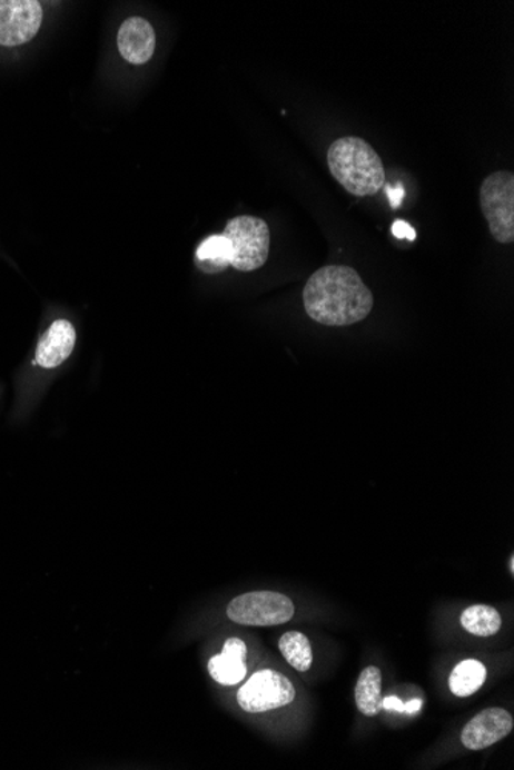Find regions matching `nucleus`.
Returning a JSON list of instances; mask_svg holds the SVG:
<instances>
[{
    "mask_svg": "<svg viewBox=\"0 0 514 770\" xmlns=\"http://www.w3.org/2000/svg\"><path fill=\"white\" fill-rule=\"evenodd\" d=\"M487 680V669L477 660H464L449 675V691L461 699H467L484 687Z\"/></svg>",
    "mask_w": 514,
    "mask_h": 770,
    "instance_id": "4468645a",
    "label": "nucleus"
},
{
    "mask_svg": "<svg viewBox=\"0 0 514 770\" xmlns=\"http://www.w3.org/2000/svg\"><path fill=\"white\" fill-rule=\"evenodd\" d=\"M120 56L132 63L144 66L156 50V33L151 23L144 18H130L120 27L118 34Z\"/></svg>",
    "mask_w": 514,
    "mask_h": 770,
    "instance_id": "9d476101",
    "label": "nucleus"
},
{
    "mask_svg": "<svg viewBox=\"0 0 514 770\" xmlns=\"http://www.w3.org/2000/svg\"><path fill=\"white\" fill-rule=\"evenodd\" d=\"M373 294L349 266H324L313 274L304 288L305 312L317 324L349 326L372 313Z\"/></svg>",
    "mask_w": 514,
    "mask_h": 770,
    "instance_id": "f257e3e1",
    "label": "nucleus"
},
{
    "mask_svg": "<svg viewBox=\"0 0 514 770\" xmlns=\"http://www.w3.org/2000/svg\"><path fill=\"white\" fill-rule=\"evenodd\" d=\"M76 329L66 318L53 322L40 338L36 349V363L43 369L59 368L73 354Z\"/></svg>",
    "mask_w": 514,
    "mask_h": 770,
    "instance_id": "1a4fd4ad",
    "label": "nucleus"
},
{
    "mask_svg": "<svg viewBox=\"0 0 514 770\" xmlns=\"http://www.w3.org/2000/svg\"><path fill=\"white\" fill-rule=\"evenodd\" d=\"M387 195L393 208L401 207V201H403L405 195L403 185L397 184L396 189L388 187Z\"/></svg>",
    "mask_w": 514,
    "mask_h": 770,
    "instance_id": "a211bd4d",
    "label": "nucleus"
},
{
    "mask_svg": "<svg viewBox=\"0 0 514 770\" xmlns=\"http://www.w3.org/2000/svg\"><path fill=\"white\" fill-rule=\"evenodd\" d=\"M510 571H512V574H514V557H510Z\"/></svg>",
    "mask_w": 514,
    "mask_h": 770,
    "instance_id": "6ab92c4d",
    "label": "nucleus"
},
{
    "mask_svg": "<svg viewBox=\"0 0 514 770\" xmlns=\"http://www.w3.org/2000/svg\"><path fill=\"white\" fill-rule=\"evenodd\" d=\"M513 725L512 713L504 708H488L465 724L461 741L468 751H482L508 737Z\"/></svg>",
    "mask_w": 514,
    "mask_h": 770,
    "instance_id": "6e6552de",
    "label": "nucleus"
},
{
    "mask_svg": "<svg viewBox=\"0 0 514 770\" xmlns=\"http://www.w3.org/2000/svg\"><path fill=\"white\" fill-rule=\"evenodd\" d=\"M248 654L247 644L240 639L225 641L223 652L208 661V672L211 679L223 687H235L247 677L245 657Z\"/></svg>",
    "mask_w": 514,
    "mask_h": 770,
    "instance_id": "9b49d317",
    "label": "nucleus"
},
{
    "mask_svg": "<svg viewBox=\"0 0 514 770\" xmlns=\"http://www.w3.org/2000/svg\"><path fill=\"white\" fill-rule=\"evenodd\" d=\"M481 208L493 239L502 245L514 241V175L497 171L490 175L480 191Z\"/></svg>",
    "mask_w": 514,
    "mask_h": 770,
    "instance_id": "20e7f679",
    "label": "nucleus"
},
{
    "mask_svg": "<svg viewBox=\"0 0 514 770\" xmlns=\"http://www.w3.org/2000/svg\"><path fill=\"white\" fill-rule=\"evenodd\" d=\"M295 697V687L284 673L265 669L239 689L238 703L245 712L263 713L290 704Z\"/></svg>",
    "mask_w": 514,
    "mask_h": 770,
    "instance_id": "423d86ee",
    "label": "nucleus"
},
{
    "mask_svg": "<svg viewBox=\"0 0 514 770\" xmlns=\"http://www.w3.org/2000/svg\"><path fill=\"white\" fill-rule=\"evenodd\" d=\"M328 167L333 177L349 195H376L385 184V169L379 155L360 137H343L328 149Z\"/></svg>",
    "mask_w": 514,
    "mask_h": 770,
    "instance_id": "f03ea898",
    "label": "nucleus"
},
{
    "mask_svg": "<svg viewBox=\"0 0 514 770\" xmlns=\"http://www.w3.org/2000/svg\"><path fill=\"white\" fill-rule=\"evenodd\" d=\"M461 624L468 634L492 636L500 632L502 619L495 608L475 604L462 612Z\"/></svg>",
    "mask_w": 514,
    "mask_h": 770,
    "instance_id": "2eb2a0df",
    "label": "nucleus"
},
{
    "mask_svg": "<svg viewBox=\"0 0 514 770\" xmlns=\"http://www.w3.org/2000/svg\"><path fill=\"white\" fill-rule=\"evenodd\" d=\"M279 651L296 671L307 672L313 664L312 643L303 632L290 631L280 636Z\"/></svg>",
    "mask_w": 514,
    "mask_h": 770,
    "instance_id": "dca6fc26",
    "label": "nucleus"
},
{
    "mask_svg": "<svg viewBox=\"0 0 514 770\" xmlns=\"http://www.w3.org/2000/svg\"><path fill=\"white\" fill-rule=\"evenodd\" d=\"M357 709L365 717H376L383 711V673L376 667L364 669L355 689Z\"/></svg>",
    "mask_w": 514,
    "mask_h": 770,
    "instance_id": "ddd939ff",
    "label": "nucleus"
},
{
    "mask_svg": "<svg viewBox=\"0 0 514 770\" xmlns=\"http://www.w3.org/2000/svg\"><path fill=\"white\" fill-rule=\"evenodd\" d=\"M223 236L231 245V266L250 273L263 268L270 254V228L255 216H239L228 221Z\"/></svg>",
    "mask_w": 514,
    "mask_h": 770,
    "instance_id": "7ed1b4c3",
    "label": "nucleus"
},
{
    "mask_svg": "<svg viewBox=\"0 0 514 770\" xmlns=\"http://www.w3.org/2000/svg\"><path fill=\"white\" fill-rule=\"evenodd\" d=\"M295 603L279 592H248L236 596L227 608L233 623L244 626H277L290 622L295 615Z\"/></svg>",
    "mask_w": 514,
    "mask_h": 770,
    "instance_id": "39448f33",
    "label": "nucleus"
},
{
    "mask_svg": "<svg viewBox=\"0 0 514 770\" xmlns=\"http://www.w3.org/2000/svg\"><path fill=\"white\" fill-rule=\"evenodd\" d=\"M195 265L200 273L208 276L224 273L228 266H231L230 241L225 239L223 234L207 237L196 249Z\"/></svg>",
    "mask_w": 514,
    "mask_h": 770,
    "instance_id": "f8f14e48",
    "label": "nucleus"
},
{
    "mask_svg": "<svg viewBox=\"0 0 514 770\" xmlns=\"http://www.w3.org/2000/svg\"><path fill=\"white\" fill-rule=\"evenodd\" d=\"M43 11L36 0H0V46L30 42L42 26Z\"/></svg>",
    "mask_w": 514,
    "mask_h": 770,
    "instance_id": "0eeeda50",
    "label": "nucleus"
},
{
    "mask_svg": "<svg viewBox=\"0 0 514 770\" xmlns=\"http://www.w3.org/2000/svg\"><path fill=\"white\" fill-rule=\"evenodd\" d=\"M393 234L397 237V239H408V240H415L416 239V231L409 225L407 221L404 220H396L395 224H393L392 228Z\"/></svg>",
    "mask_w": 514,
    "mask_h": 770,
    "instance_id": "f3484780",
    "label": "nucleus"
}]
</instances>
